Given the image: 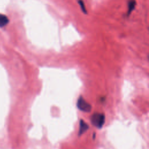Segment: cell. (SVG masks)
<instances>
[{
	"instance_id": "1",
	"label": "cell",
	"mask_w": 149,
	"mask_h": 149,
	"mask_svg": "<svg viewBox=\"0 0 149 149\" xmlns=\"http://www.w3.org/2000/svg\"><path fill=\"white\" fill-rule=\"evenodd\" d=\"M105 115L103 113H94L91 118V123L98 129H101L105 123Z\"/></svg>"
},
{
	"instance_id": "2",
	"label": "cell",
	"mask_w": 149,
	"mask_h": 149,
	"mask_svg": "<svg viewBox=\"0 0 149 149\" xmlns=\"http://www.w3.org/2000/svg\"><path fill=\"white\" fill-rule=\"evenodd\" d=\"M77 107L80 111L85 112H89L91 110V105L87 102L81 96H80L78 98L77 102Z\"/></svg>"
},
{
	"instance_id": "3",
	"label": "cell",
	"mask_w": 149,
	"mask_h": 149,
	"mask_svg": "<svg viewBox=\"0 0 149 149\" xmlns=\"http://www.w3.org/2000/svg\"><path fill=\"white\" fill-rule=\"evenodd\" d=\"M88 129V125L83 120L81 119L79 122V133H78L79 136H81L84 133H85Z\"/></svg>"
},
{
	"instance_id": "4",
	"label": "cell",
	"mask_w": 149,
	"mask_h": 149,
	"mask_svg": "<svg viewBox=\"0 0 149 149\" xmlns=\"http://www.w3.org/2000/svg\"><path fill=\"white\" fill-rule=\"evenodd\" d=\"M9 22V19L6 16L3 14H0V27L6 26Z\"/></svg>"
},
{
	"instance_id": "5",
	"label": "cell",
	"mask_w": 149,
	"mask_h": 149,
	"mask_svg": "<svg viewBox=\"0 0 149 149\" xmlns=\"http://www.w3.org/2000/svg\"><path fill=\"white\" fill-rule=\"evenodd\" d=\"M136 5V2L134 1V0H131L130 1V2H129V10H128V12L129 13H130V12H131V11L134 8Z\"/></svg>"
},
{
	"instance_id": "6",
	"label": "cell",
	"mask_w": 149,
	"mask_h": 149,
	"mask_svg": "<svg viewBox=\"0 0 149 149\" xmlns=\"http://www.w3.org/2000/svg\"><path fill=\"white\" fill-rule=\"evenodd\" d=\"M78 2H79V4L80 5V6H81V9H82L83 12L84 13H86V8H85V6H84V2H83L81 0H79Z\"/></svg>"
}]
</instances>
